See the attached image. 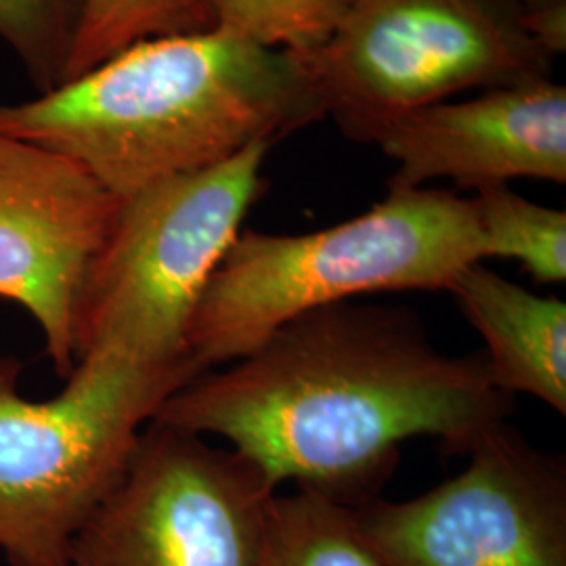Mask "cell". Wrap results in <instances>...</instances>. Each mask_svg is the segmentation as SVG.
<instances>
[{"instance_id":"1","label":"cell","mask_w":566,"mask_h":566,"mask_svg":"<svg viewBox=\"0 0 566 566\" xmlns=\"http://www.w3.org/2000/svg\"><path fill=\"white\" fill-rule=\"evenodd\" d=\"M512 409L485 355L443 353L409 308L344 301L203 371L154 420L224 439L275 489L290 481L359 507L392 476L405 441L468 453Z\"/></svg>"},{"instance_id":"2","label":"cell","mask_w":566,"mask_h":566,"mask_svg":"<svg viewBox=\"0 0 566 566\" xmlns=\"http://www.w3.org/2000/svg\"><path fill=\"white\" fill-rule=\"evenodd\" d=\"M322 118L301 55L210 30L137 42L36 99L2 103L0 133L78 164L126 200Z\"/></svg>"},{"instance_id":"3","label":"cell","mask_w":566,"mask_h":566,"mask_svg":"<svg viewBox=\"0 0 566 566\" xmlns=\"http://www.w3.org/2000/svg\"><path fill=\"white\" fill-rule=\"evenodd\" d=\"M483 261L472 198L426 187H390L364 214L313 233L242 231L196 304L187 353L203 371L233 364L308 311L378 292L447 290Z\"/></svg>"},{"instance_id":"4","label":"cell","mask_w":566,"mask_h":566,"mask_svg":"<svg viewBox=\"0 0 566 566\" xmlns=\"http://www.w3.org/2000/svg\"><path fill=\"white\" fill-rule=\"evenodd\" d=\"M21 374L0 357V552L9 566H72L76 533L118 485L143 428L203 369L97 350L46 401L21 392Z\"/></svg>"},{"instance_id":"5","label":"cell","mask_w":566,"mask_h":566,"mask_svg":"<svg viewBox=\"0 0 566 566\" xmlns=\"http://www.w3.org/2000/svg\"><path fill=\"white\" fill-rule=\"evenodd\" d=\"M273 143L122 200L82 287L76 359L114 350L145 364L187 359V327L206 283L263 193Z\"/></svg>"},{"instance_id":"6","label":"cell","mask_w":566,"mask_h":566,"mask_svg":"<svg viewBox=\"0 0 566 566\" xmlns=\"http://www.w3.org/2000/svg\"><path fill=\"white\" fill-rule=\"evenodd\" d=\"M303 60L325 116L365 143L385 122L468 88L549 78L552 63L516 0H348Z\"/></svg>"},{"instance_id":"7","label":"cell","mask_w":566,"mask_h":566,"mask_svg":"<svg viewBox=\"0 0 566 566\" xmlns=\"http://www.w3.org/2000/svg\"><path fill=\"white\" fill-rule=\"evenodd\" d=\"M275 493L242 453L151 420L70 565L252 566Z\"/></svg>"},{"instance_id":"8","label":"cell","mask_w":566,"mask_h":566,"mask_svg":"<svg viewBox=\"0 0 566 566\" xmlns=\"http://www.w3.org/2000/svg\"><path fill=\"white\" fill-rule=\"evenodd\" d=\"M464 470L405 502L357 507L385 566H566V460L504 422Z\"/></svg>"},{"instance_id":"9","label":"cell","mask_w":566,"mask_h":566,"mask_svg":"<svg viewBox=\"0 0 566 566\" xmlns=\"http://www.w3.org/2000/svg\"><path fill=\"white\" fill-rule=\"evenodd\" d=\"M120 203L78 164L0 133V298L41 327L60 378L78 361L82 287Z\"/></svg>"},{"instance_id":"10","label":"cell","mask_w":566,"mask_h":566,"mask_svg":"<svg viewBox=\"0 0 566 566\" xmlns=\"http://www.w3.org/2000/svg\"><path fill=\"white\" fill-rule=\"evenodd\" d=\"M397 164L390 187L451 179L462 187L512 179L566 182V86L544 78L489 88L470 102H439L378 126Z\"/></svg>"},{"instance_id":"11","label":"cell","mask_w":566,"mask_h":566,"mask_svg":"<svg viewBox=\"0 0 566 566\" xmlns=\"http://www.w3.org/2000/svg\"><path fill=\"white\" fill-rule=\"evenodd\" d=\"M483 343L493 382L566 413V303L474 263L447 287Z\"/></svg>"},{"instance_id":"12","label":"cell","mask_w":566,"mask_h":566,"mask_svg":"<svg viewBox=\"0 0 566 566\" xmlns=\"http://www.w3.org/2000/svg\"><path fill=\"white\" fill-rule=\"evenodd\" d=\"M252 566H385L359 525L357 507L296 489L273 495Z\"/></svg>"},{"instance_id":"13","label":"cell","mask_w":566,"mask_h":566,"mask_svg":"<svg viewBox=\"0 0 566 566\" xmlns=\"http://www.w3.org/2000/svg\"><path fill=\"white\" fill-rule=\"evenodd\" d=\"M210 30L217 25L206 0H84L63 82L78 78L137 42Z\"/></svg>"},{"instance_id":"14","label":"cell","mask_w":566,"mask_h":566,"mask_svg":"<svg viewBox=\"0 0 566 566\" xmlns=\"http://www.w3.org/2000/svg\"><path fill=\"white\" fill-rule=\"evenodd\" d=\"M472 198L485 259H512L537 283H565L566 212L531 202L507 182L483 185Z\"/></svg>"},{"instance_id":"15","label":"cell","mask_w":566,"mask_h":566,"mask_svg":"<svg viewBox=\"0 0 566 566\" xmlns=\"http://www.w3.org/2000/svg\"><path fill=\"white\" fill-rule=\"evenodd\" d=\"M217 30L266 49L311 55L343 18L348 0H206Z\"/></svg>"},{"instance_id":"16","label":"cell","mask_w":566,"mask_h":566,"mask_svg":"<svg viewBox=\"0 0 566 566\" xmlns=\"http://www.w3.org/2000/svg\"><path fill=\"white\" fill-rule=\"evenodd\" d=\"M84 0H0V41L44 93L65 78Z\"/></svg>"},{"instance_id":"17","label":"cell","mask_w":566,"mask_h":566,"mask_svg":"<svg viewBox=\"0 0 566 566\" xmlns=\"http://www.w3.org/2000/svg\"><path fill=\"white\" fill-rule=\"evenodd\" d=\"M523 23L528 36L537 42L547 55L566 51V4L547 7L539 11H523Z\"/></svg>"},{"instance_id":"18","label":"cell","mask_w":566,"mask_h":566,"mask_svg":"<svg viewBox=\"0 0 566 566\" xmlns=\"http://www.w3.org/2000/svg\"><path fill=\"white\" fill-rule=\"evenodd\" d=\"M518 7L528 13V11H539V9H547V7H558V4H566V0H516Z\"/></svg>"}]
</instances>
